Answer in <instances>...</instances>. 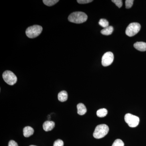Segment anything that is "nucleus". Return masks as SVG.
Segmentation results:
<instances>
[{
  "instance_id": "obj_15",
  "label": "nucleus",
  "mask_w": 146,
  "mask_h": 146,
  "mask_svg": "<svg viewBox=\"0 0 146 146\" xmlns=\"http://www.w3.org/2000/svg\"><path fill=\"white\" fill-rule=\"evenodd\" d=\"M59 1L58 0H44L43 3L45 5L48 6H52L55 5Z\"/></svg>"
},
{
  "instance_id": "obj_22",
  "label": "nucleus",
  "mask_w": 146,
  "mask_h": 146,
  "mask_svg": "<svg viewBox=\"0 0 146 146\" xmlns=\"http://www.w3.org/2000/svg\"><path fill=\"white\" fill-rule=\"evenodd\" d=\"M8 146H18V145L16 142L13 140H11L9 143Z\"/></svg>"
},
{
  "instance_id": "obj_4",
  "label": "nucleus",
  "mask_w": 146,
  "mask_h": 146,
  "mask_svg": "<svg viewBox=\"0 0 146 146\" xmlns=\"http://www.w3.org/2000/svg\"><path fill=\"white\" fill-rule=\"evenodd\" d=\"M141 29L140 24L137 23H131L128 26L125 30V33L128 36H133L139 32Z\"/></svg>"
},
{
  "instance_id": "obj_5",
  "label": "nucleus",
  "mask_w": 146,
  "mask_h": 146,
  "mask_svg": "<svg viewBox=\"0 0 146 146\" xmlns=\"http://www.w3.org/2000/svg\"><path fill=\"white\" fill-rule=\"evenodd\" d=\"M3 78L7 84L13 85L16 83L17 78L15 74L10 71L7 70L3 74Z\"/></svg>"
},
{
  "instance_id": "obj_9",
  "label": "nucleus",
  "mask_w": 146,
  "mask_h": 146,
  "mask_svg": "<svg viewBox=\"0 0 146 146\" xmlns=\"http://www.w3.org/2000/svg\"><path fill=\"white\" fill-rule=\"evenodd\" d=\"M133 46L136 50L141 52L146 51V43L145 42H137L133 45Z\"/></svg>"
},
{
  "instance_id": "obj_19",
  "label": "nucleus",
  "mask_w": 146,
  "mask_h": 146,
  "mask_svg": "<svg viewBox=\"0 0 146 146\" xmlns=\"http://www.w3.org/2000/svg\"><path fill=\"white\" fill-rule=\"evenodd\" d=\"M64 143L62 140L60 139H58L54 143L53 146H63Z\"/></svg>"
},
{
  "instance_id": "obj_8",
  "label": "nucleus",
  "mask_w": 146,
  "mask_h": 146,
  "mask_svg": "<svg viewBox=\"0 0 146 146\" xmlns=\"http://www.w3.org/2000/svg\"><path fill=\"white\" fill-rule=\"evenodd\" d=\"M55 123L52 121H46L43 124V127L44 130L46 131H50L54 127Z\"/></svg>"
},
{
  "instance_id": "obj_13",
  "label": "nucleus",
  "mask_w": 146,
  "mask_h": 146,
  "mask_svg": "<svg viewBox=\"0 0 146 146\" xmlns=\"http://www.w3.org/2000/svg\"><path fill=\"white\" fill-rule=\"evenodd\" d=\"M113 27L112 26H109L107 27L104 28L102 30L101 33L102 34L105 35H109L112 34L113 31Z\"/></svg>"
},
{
  "instance_id": "obj_2",
  "label": "nucleus",
  "mask_w": 146,
  "mask_h": 146,
  "mask_svg": "<svg viewBox=\"0 0 146 146\" xmlns=\"http://www.w3.org/2000/svg\"><path fill=\"white\" fill-rule=\"evenodd\" d=\"M109 130V127L106 125H99L97 126L95 129L93 136L96 139H100L106 136Z\"/></svg>"
},
{
  "instance_id": "obj_21",
  "label": "nucleus",
  "mask_w": 146,
  "mask_h": 146,
  "mask_svg": "<svg viewBox=\"0 0 146 146\" xmlns=\"http://www.w3.org/2000/svg\"><path fill=\"white\" fill-rule=\"evenodd\" d=\"M92 0H77V1L79 4H86L92 2Z\"/></svg>"
},
{
  "instance_id": "obj_20",
  "label": "nucleus",
  "mask_w": 146,
  "mask_h": 146,
  "mask_svg": "<svg viewBox=\"0 0 146 146\" xmlns=\"http://www.w3.org/2000/svg\"><path fill=\"white\" fill-rule=\"evenodd\" d=\"M112 1L119 8H121L123 5L122 1L121 0H112Z\"/></svg>"
},
{
  "instance_id": "obj_23",
  "label": "nucleus",
  "mask_w": 146,
  "mask_h": 146,
  "mask_svg": "<svg viewBox=\"0 0 146 146\" xmlns=\"http://www.w3.org/2000/svg\"><path fill=\"white\" fill-rule=\"evenodd\" d=\"M36 146L33 145H30V146Z\"/></svg>"
},
{
  "instance_id": "obj_6",
  "label": "nucleus",
  "mask_w": 146,
  "mask_h": 146,
  "mask_svg": "<svg viewBox=\"0 0 146 146\" xmlns=\"http://www.w3.org/2000/svg\"><path fill=\"white\" fill-rule=\"evenodd\" d=\"M125 121L130 127H135L139 124L140 119L135 115L128 113L125 116Z\"/></svg>"
},
{
  "instance_id": "obj_7",
  "label": "nucleus",
  "mask_w": 146,
  "mask_h": 146,
  "mask_svg": "<svg viewBox=\"0 0 146 146\" xmlns=\"http://www.w3.org/2000/svg\"><path fill=\"white\" fill-rule=\"evenodd\" d=\"M114 58V55L111 52L105 53L102 57V65L104 67L109 66L113 62Z\"/></svg>"
},
{
  "instance_id": "obj_16",
  "label": "nucleus",
  "mask_w": 146,
  "mask_h": 146,
  "mask_svg": "<svg viewBox=\"0 0 146 146\" xmlns=\"http://www.w3.org/2000/svg\"><path fill=\"white\" fill-rule=\"evenodd\" d=\"M99 24L102 27L106 28L109 25V22L108 21L106 20L105 19H101L100 20L99 22Z\"/></svg>"
},
{
  "instance_id": "obj_18",
  "label": "nucleus",
  "mask_w": 146,
  "mask_h": 146,
  "mask_svg": "<svg viewBox=\"0 0 146 146\" xmlns=\"http://www.w3.org/2000/svg\"><path fill=\"white\" fill-rule=\"evenodd\" d=\"M134 1L133 0H126L125 1V7L127 9H129L132 7Z\"/></svg>"
},
{
  "instance_id": "obj_17",
  "label": "nucleus",
  "mask_w": 146,
  "mask_h": 146,
  "mask_svg": "<svg viewBox=\"0 0 146 146\" xmlns=\"http://www.w3.org/2000/svg\"><path fill=\"white\" fill-rule=\"evenodd\" d=\"M112 146H124V143L121 140L117 139L114 141Z\"/></svg>"
},
{
  "instance_id": "obj_3",
  "label": "nucleus",
  "mask_w": 146,
  "mask_h": 146,
  "mask_svg": "<svg viewBox=\"0 0 146 146\" xmlns=\"http://www.w3.org/2000/svg\"><path fill=\"white\" fill-rule=\"evenodd\" d=\"M43 30L42 27L38 25H34L29 27L26 31V34L29 38H34L39 36Z\"/></svg>"
},
{
  "instance_id": "obj_14",
  "label": "nucleus",
  "mask_w": 146,
  "mask_h": 146,
  "mask_svg": "<svg viewBox=\"0 0 146 146\" xmlns=\"http://www.w3.org/2000/svg\"><path fill=\"white\" fill-rule=\"evenodd\" d=\"M108 111L105 108H102L100 109L97 111V116L100 117H104L107 115Z\"/></svg>"
},
{
  "instance_id": "obj_11",
  "label": "nucleus",
  "mask_w": 146,
  "mask_h": 146,
  "mask_svg": "<svg viewBox=\"0 0 146 146\" xmlns=\"http://www.w3.org/2000/svg\"><path fill=\"white\" fill-rule=\"evenodd\" d=\"M77 112L78 115H84L87 111L86 106L82 103H79L77 105Z\"/></svg>"
},
{
  "instance_id": "obj_10",
  "label": "nucleus",
  "mask_w": 146,
  "mask_h": 146,
  "mask_svg": "<svg viewBox=\"0 0 146 146\" xmlns=\"http://www.w3.org/2000/svg\"><path fill=\"white\" fill-rule=\"evenodd\" d=\"M34 132V129L31 127L26 126L23 129V135L25 137H30L33 134Z\"/></svg>"
},
{
  "instance_id": "obj_1",
  "label": "nucleus",
  "mask_w": 146,
  "mask_h": 146,
  "mask_svg": "<svg viewBox=\"0 0 146 146\" xmlns=\"http://www.w3.org/2000/svg\"><path fill=\"white\" fill-rule=\"evenodd\" d=\"M88 16L86 13L81 11H76L70 14L68 20L71 23L81 24L87 21Z\"/></svg>"
},
{
  "instance_id": "obj_12",
  "label": "nucleus",
  "mask_w": 146,
  "mask_h": 146,
  "mask_svg": "<svg viewBox=\"0 0 146 146\" xmlns=\"http://www.w3.org/2000/svg\"><path fill=\"white\" fill-rule=\"evenodd\" d=\"M58 100L61 102H64L67 100L68 98V93L65 91H60L58 95Z\"/></svg>"
}]
</instances>
